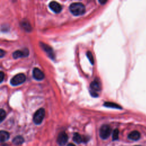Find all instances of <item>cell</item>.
<instances>
[{
	"label": "cell",
	"instance_id": "obj_22",
	"mask_svg": "<svg viewBox=\"0 0 146 146\" xmlns=\"http://www.w3.org/2000/svg\"><path fill=\"white\" fill-rule=\"evenodd\" d=\"M135 146H141V145H135Z\"/></svg>",
	"mask_w": 146,
	"mask_h": 146
},
{
	"label": "cell",
	"instance_id": "obj_1",
	"mask_svg": "<svg viewBox=\"0 0 146 146\" xmlns=\"http://www.w3.org/2000/svg\"><path fill=\"white\" fill-rule=\"evenodd\" d=\"M69 9L71 14L75 16L82 15L86 11L85 6L83 3L80 2H75L71 3L69 7Z\"/></svg>",
	"mask_w": 146,
	"mask_h": 146
},
{
	"label": "cell",
	"instance_id": "obj_8",
	"mask_svg": "<svg viewBox=\"0 0 146 146\" xmlns=\"http://www.w3.org/2000/svg\"><path fill=\"white\" fill-rule=\"evenodd\" d=\"M49 7L52 11H53L55 13H60L62 11V9L61 5L59 3L55 1L51 2L49 3Z\"/></svg>",
	"mask_w": 146,
	"mask_h": 146
},
{
	"label": "cell",
	"instance_id": "obj_2",
	"mask_svg": "<svg viewBox=\"0 0 146 146\" xmlns=\"http://www.w3.org/2000/svg\"><path fill=\"white\" fill-rule=\"evenodd\" d=\"M44 115L45 111L43 108H39L38 110L33 116V121L34 123L36 124H40L42 122L44 117Z\"/></svg>",
	"mask_w": 146,
	"mask_h": 146
},
{
	"label": "cell",
	"instance_id": "obj_18",
	"mask_svg": "<svg viewBox=\"0 0 146 146\" xmlns=\"http://www.w3.org/2000/svg\"><path fill=\"white\" fill-rule=\"evenodd\" d=\"M87 56L90 60V62H91V63L92 64H94V58H93V56H92V53L90 52V51H87Z\"/></svg>",
	"mask_w": 146,
	"mask_h": 146
},
{
	"label": "cell",
	"instance_id": "obj_14",
	"mask_svg": "<svg viewBox=\"0 0 146 146\" xmlns=\"http://www.w3.org/2000/svg\"><path fill=\"white\" fill-rule=\"evenodd\" d=\"M24 142V139L21 136H17L13 140V143L15 145H21Z\"/></svg>",
	"mask_w": 146,
	"mask_h": 146
},
{
	"label": "cell",
	"instance_id": "obj_17",
	"mask_svg": "<svg viewBox=\"0 0 146 146\" xmlns=\"http://www.w3.org/2000/svg\"><path fill=\"white\" fill-rule=\"evenodd\" d=\"M6 112L3 109H0V123H1L6 117Z\"/></svg>",
	"mask_w": 146,
	"mask_h": 146
},
{
	"label": "cell",
	"instance_id": "obj_20",
	"mask_svg": "<svg viewBox=\"0 0 146 146\" xmlns=\"http://www.w3.org/2000/svg\"><path fill=\"white\" fill-rule=\"evenodd\" d=\"M6 52L5 51H3V50L2 49H0V58H2L5 56Z\"/></svg>",
	"mask_w": 146,
	"mask_h": 146
},
{
	"label": "cell",
	"instance_id": "obj_3",
	"mask_svg": "<svg viewBox=\"0 0 146 146\" xmlns=\"http://www.w3.org/2000/svg\"><path fill=\"white\" fill-rule=\"evenodd\" d=\"M26 80V76L25 74L21 73L15 75L10 80V83L12 86H15L22 84Z\"/></svg>",
	"mask_w": 146,
	"mask_h": 146
},
{
	"label": "cell",
	"instance_id": "obj_15",
	"mask_svg": "<svg viewBox=\"0 0 146 146\" xmlns=\"http://www.w3.org/2000/svg\"><path fill=\"white\" fill-rule=\"evenodd\" d=\"M104 106L106 107H111V108H121V107L120 106H119L118 104L113 103H111V102H106L104 104Z\"/></svg>",
	"mask_w": 146,
	"mask_h": 146
},
{
	"label": "cell",
	"instance_id": "obj_19",
	"mask_svg": "<svg viewBox=\"0 0 146 146\" xmlns=\"http://www.w3.org/2000/svg\"><path fill=\"white\" fill-rule=\"evenodd\" d=\"M4 77H5L4 73L2 71H0V83H1L3 80Z\"/></svg>",
	"mask_w": 146,
	"mask_h": 146
},
{
	"label": "cell",
	"instance_id": "obj_21",
	"mask_svg": "<svg viewBox=\"0 0 146 146\" xmlns=\"http://www.w3.org/2000/svg\"><path fill=\"white\" fill-rule=\"evenodd\" d=\"M67 146H75V145L74 144H71H71H68Z\"/></svg>",
	"mask_w": 146,
	"mask_h": 146
},
{
	"label": "cell",
	"instance_id": "obj_4",
	"mask_svg": "<svg viewBox=\"0 0 146 146\" xmlns=\"http://www.w3.org/2000/svg\"><path fill=\"white\" fill-rule=\"evenodd\" d=\"M111 128L108 125L104 124L102 125L99 130V135L100 137L104 140L109 137L111 133Z\"/></svg>",
	"mask_w": 146,
	"mask_h": 146
},
{
	"label": "cell",
	"instance_id": "obj_5",
	"mask_svg": "<svg viewBox=\"0 0 146 146\" xmlns=\"http://www.w3.org/2000/svg\"><path fill=\"white\" fill-rule=\"evenodd\" d=\"M90 89L92 95L93 96H98V92L100 91L101 89L100 82L97 79H95L94 81H93L90 84Z\"/></svg>",
	"mask_w": 146,
	"mask_h": 146
},
{
	"label": "cell",
	"instance_id": "obj_16",
	"mask_svg": "<svg viewBox=\"0 0 146 146\" xmlns=\"http://www.w3.org/2000/svg\"><path fill=\"white\" fill-rule=\"evenodd\" d=\"M119 138V130L115 129L112 132V139L113 140H116Z\"/></svg>",
	"mask_w": 146,
	"mask_h": 146
},
{
	"label": "cell",
	"instance_id": "obj_13",
	"mask_svg": "<svg viewBox=\"0 0 146 146\" xmlns=\"http://www.w3.org/2000/svg\"><path fill=\"white\" fill-rule=\"evenodd\" d=\"M128 137L132 140H137L140 137V134L137 131H133L128 135Z\"/></svg>",
	"mask_w": 146,
	"mask_h": 146
},
{
	"label": "cell",
	"instance_id": "obj_12",
	"mask_svg": "<svg viewBox=\"0 0 146 146\" xmlns=\"http://www.w3.org/2000/svg\"><path fill=\"white\" fill-rule=\"evenodd\" d=\"M10 137V134L5 131H0V142H5Z\"/></svg>",
	"mask_w": 146,
	"mask_h": 146
},
{
	"label": "cell",
	"instance_id": "obj_10",
	"mask_svg": "<svg viewBox=\"0 0 146 146\" xmlns=\"http://www.w3.org/2000/svg\"><path fill=\"white\" fill-rule=\"evenodd\" d=\"M28 55H29V50L27 49H25L23 51H20V50L15 51L14 52H13V56L14 59H17L21 57L27 56H28Z\"/></svg>",
	"mask_w": 146,
	"mask_h": 146
},
{
	"label": "cell",
	"instance_id": "obj_9",
	"mask_svg": "<svg viewBox=\"0 0 146 146\" xmlns=\"http://www.w3.org/2000/svg\"><path fill=\"white\" fill-rule=\"evenodd\" d=\"M33 75L34 79L38 80H41L43 79L44 75L43 72L38 68H34L33 71Z\"/></svg>",
	"mask_w": 146,
	"mask_h": 146
},
{
	"label": "cell",
	"instance_id": "obj_6",
	"mask_svg": "<svg viewBox=\"0 0 146 146\" xmlns=\"http://www.w3.org/2000/svg\"><path fill=\"white\" fill-rule=\"evenodd\" d=\"M68 140V136L64 132H61L58 136L57 137V143L60 145L63 146L65 145Z\"/></svg>",
	"mask_w": 146,
	"mask_h": 146
},
{
	"label": "cell",
	"instance_id": "obj_11",
	"mask_svg": "<svg viewBox=\"0 0 146 146\" xmlns=\"http://www.w3.org/2000/svg\"><path fill=\"white\" fill-rule=\"evenodd\" d=\"M40 45L42 46V47L43 48V49L47 52V54L49 55V56L50 58H51L52 59L54 58V52H53V51L52 50V48L48 46V45L46 44H44L43 43H40Z\"/></svg>",
	"mask_w": 146,
	"mask_h": 146
},
{
	"label": "cell",
	"instance_id": "obj_7",
	"mask_svg": "<svg viewBox=\"0 0 146 146\" xmlns=\"http://www.w3.org/2000/svg\"><path fill=\"white\" fill-rule=\"evenodd\" d=\"M73 140L75 143L80 144L81 143H86L88 140V138L86 136H82L78 133H75L73 136Z\"/></svg>",
	"mask_w": 146,
	"mask_h": 146
}]
</instances>
